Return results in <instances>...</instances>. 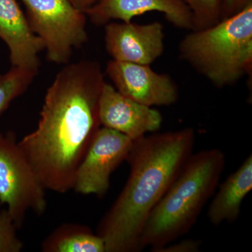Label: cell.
Listing matches in <instances>:
<instances>
[{
    "label": "cell",
    "instance_id": "8",
    "mask_svg": "<svg viewBox=\"0 0 252 252\" xmlns=\"http://www.w3.org/2000/svg\"><path fill=\"white\" fill-rule=\"evenodd\" d=\"M106 72L119 93L148 107L171 105L178 99V89L171 78L147 64L112 60Z\"/></svg>",
    "mask_w": 252,
    "mask_h": 252
},
{
    "label": "cell",
    "instance_id": "7",
    "mask_svg": "<svg viewBox=\"0 0 252 252\" xmlns=\"http://www.w3.org/2000/svg\"><path fill=\"white\" fill-rule=\"evenodd\" d=\"M132 142L121 132L99 127L77 167L72 190L103 197L110 187L111 175L127 158Z\"/></svg>",
    "mask_w": 252,
    "mask_h": 252
},
{
    "label": "cell",
    "instance_id": "9",
    "mask_svg": "<svg viewBox=\"0 0 252 252\" xmlns=\"http://www.w3.org/2000/svg\"><path fill=\"white\" fill-rule=\"evenodd\" d=\"M104 30L106 49L114 61L149 65L163 52L161 23H107Z\"/></svg>",
    "mask_w": 252,
    "mask_h": 252
},
{
    "label": "cell",
    "instance_id": "19",
    "mask_svg": "<svg viewBox=\"0 0 252 252\" xmlns=\"http://www.w3.org/2000/svg\"><path fill=\"white\" fill-rule=\"evenodd\" d=\"M252 1V0H220V20L236 14Z\"/></svg>",
    "mask_w": 252,
    "mask_h": 252
},
{
    "label": "cell",
    "instance_id": "5",
    "mask_svg": "<svg viewBox=\"0 0 252 252\" xmlns=\"http://www.w3.org/2000/svg\"><path fill=\"white\" fill-rule=\"evenodd\" d=\"M45 190L14 132H0V204L6 205L17 228L30 210L38 215L46 212Z\"/></svg>",
    "mask_w": 252,
    "mask_h": 252
},
{
    "label": "cell",
    "instance_id": "4",
    "mask_svg": "<svg viewBox=\"0 0 252 252\" xmlns=\"http://www.w3.org/2000/svg\"><path fill=\"white\" fill-rule=\"evenodd\" d=\"M180 56L215 86L223 87L252 70V1L230 17L193 31L181 42Z\"/></svg>",
    "mask_w": 252,
    "mask_h": 252
},
{
    "label": "cell",
    "instance_id": "18",
    "mask_svg": "<svg viewBox=\"0 0 252 252\" xmlns=\"http://www.w3.org/2000/svg\"><path fill=\"white\" fill-rule=\"evenodd\" d=\"M201 243L197 240H182L180 243L165 245L155 252H196L200 250Z\"/></svg>",
    "mask_w": 252,
    "mask_h": 252
},
{
    "label": "cell",
    "instance_id": "20",
    "mask_svg": "<svg viewBox=\"0 0 252 252\" xmlns=\"http://www.w3.org/2000/svg\"><path fill=\"white\" fill-rule=\"evenodd\" d=\"M75 9L85 13L88 9L98 3L100 0H67Z\"/></svg>",
    "mask_w": 252,
    "mask_h": 252
},
{
    "label": "cell",
    "instance_id": "11",
    "mask_svg": "<svg viewBox=\"0 0 252 252\" xmlns=\"http://www.w3.org/2000/svg\"><path fill=\"white\" fill-rule=\"evenodd\" d=\"M0 38L9 50L12 67L37 73L42 40L32 31L16 0H0Z\"/></svg>",
    "mask_w": 252,
    "mask_h": 252
},
{
    "label": "cell",
    "instance_id": "12",
    "mask_svg": "<svg viewBox=\"0 0 252 252\" xmlns=\"http://www.w3.org/2000/svg\"><path fill=\"white\" fill-rule=\"evenodd\" d=\"M150 11H159L175 26L193 29L192 15L182 0H100L85 14L97 26L105 25L111 20L130 23L137 16Z\"/></svg>",
    "mask_w": 252,
    "mask_h": 252
},
{
    "label": "cell",
    "instance_id": "2",
    "mask_svg": "<svg viewBox=\"0 0 252 252\" xmlns=\"http://www.w3.org/2000/svg\"><path fill=\"white\" fill-rule=\"evenodd\" d=\"M191 127L144 136L133 141L126 160L125 187L97 225L106 252H137L149 215L193 153Z\"/></svg>",
    "mask_w": 252,
    "mask_h": 252
},
{
    "label": "cell",
    "instance_id": "17",
    "mask_svg": "<svg viewBox=\"0 0 252 252\" xmlns=\"http://www.w3.org/2000/svg\"><path fill=\"white\" fill-rule=\"evenodd\" d=\"M17 227L6 209L0 211V252H20L23 242L16 234Z\"/></svg>",
    "mask_w": 252,
    "mask_h": 252
},
{
    "label": "cell",
    "instance_id": "14",
    "mask_svg": "<svg viewBox=\"0 0 252 252\" xmlns=\"http://www.w3.org/2000/svg\"><path fill=\"white\" fill-rule=\"evenodd\" d=\"M41 249L44 252H106L102 237L77 223L60 225L44 239Z\"/></svg>",
    "mask_w": 252,
    "mask_h": 252
},
{
    "label": "cell",
    "instance_id": "15",
    "mask_svg": "<svg viewBox=\"0 0 252 252\" xmlns=\"http://www.w3.org/2000/svg\"><path fill=\"white\" fill-rule=\"evenodd\" d=\"M37 73L12 67L4 74H0V116L11 102L22 95L30 87Z\"/></svg>",
    "mask_w": 252,
    "mask_h": 252
},
{
    "label": "cell",
    "instance_id": "13",
    "mask_svg": "<svg viewBox=\"0 0 252 252\" xmlns=\"http://www.w3.org/2000/svg\"><path fill=\"white\" fill-rule=\"evenodd\" d=\"M252 189V156L220 185L208 210L210 223L215 225L238 220L242 203Z\"/></svg>",
    "mask_w": 252,
    "mask_h": 252
},
{
    "label": "cell",
    "instance_id": "6",
    "mask_svg": "<svg viewBox=\"0 0 252 252\" xmlns=\"http://www.w3.org/2000/svg\"><path fill=\"white\" fill-rule=\"evenodd\" d=\"M30 26L44 44L48 59L67 64L73 50L88 40L86 15L67 0H21Z\"/></svg>",
    "mask_w": 252,
    "mask_h": 252
},
{
    "label": "cell",
    "instance_id": "1",
    "mask_svg": "<svg viewBox=\"0 0 252 252\" xmlns=\"http://www.w3.org/2000/svg\"><path fill=\"white\" fill-rule=\"evenodd\" d=\"M104 83L97 63L66 65L48 89L35 130L18 142L46 190H72L77 167L101 126Z\"/></svg>",
    "mask_w": 252,
    "mask_h": 252
},
{
    "label": "cell",
    "instance_id": "16",
    "mask_svg": "<svg viewBox=\"0 0 252 252\" xmlns=\"http://www.w3.org/2000/svg\"><path fill=\"white\" fill-rule=\"evenodd\" d=\"M192 15L193 29L199 31L217 24L220 21V0H182Z\"/></svg>",
    "mask_w": 252,
    "mask_h": 252
},
{
    "label": "cell",
    "instance_id": "10",
    "mask_svg": "<svg viewBox=\"0 0 252 252\" xmlns=\"http://www.w3.org/2000/svg\"><path fill=\"white\" fill-rule=\"evenodd\" d=\"M100 125L135 141L161 127L160 113L126 97L104 83L99 100Z\"/></svg>",
    "mask_w": 252,
    "mask_h": 252
},
{
    "label": "cell",
    "instance_id": "3",
    "mask_svg": "<svg viewBox=\"0 0 252 252\" xmlns=\"http://www.w3.org/2000/svg\"><path fill=\"white\" fill-rule=\"evenodd\" d=\"M225 164L219 149L190 156L149 215L141 235L142 250L151 247L155 252L189 233L215 193Z\"/></svg>",
    "mask_w": 252,
    "mask_h": 252
}]
</instances>
